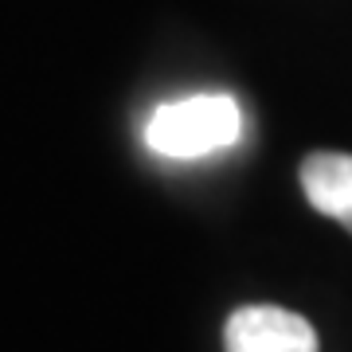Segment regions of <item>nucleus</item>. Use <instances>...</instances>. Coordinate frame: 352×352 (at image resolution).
Returning a JSON list of instances; mask_svg holds the SVG:
<instances>
[{
  "label": "nucleus",
  "instance_id": "f257e3e1",
  "mask_svg": "<svg viewBox=\"0 0 352 352\" xmlns=\"http://www.w3.org/2000/svg\"><path fill=\"white\" fill-rule=\"evenodd\" d=\"M243 133L239 102L231 94H192L164 102L149 113L145 141L168 161H196L208 153L231 149Z\"/></svg>",
  "mask_w": 352,
  "mask_h": 352
},
{
  "label": "nucleus",
  "instance_id": "f03ea898",
  "mask_svg": "<svg viewBox=\"0 0 352 352\" xmlns=\"http://www.w3.org/2000/svg\"><path fill=\"white\" fill-rule=\"evenodd\" d=\"M227 352H321L314 325L282 305H243L227 317Z\"/></svg>",
  "mask_w": 352,
  "mask_h": 352
},
{
  "label": "nucleus",
  "instance_id": "7ed1b4c3",
  "mask_svg": "<svg viewBox=\"0 0 352 352\" xmlns=\"http://www.w3.org/2000/svg\"><path fill=\"white\" fill-rule=\"evenodd\" d=\"M298 176L309 208L352 231V153H309Z\"/></svg>",
  "mask_w": 352,
  "mask_h": 352
}]
</instances>
